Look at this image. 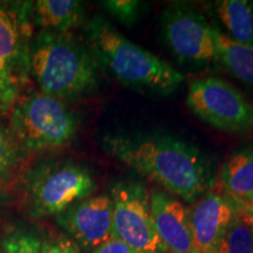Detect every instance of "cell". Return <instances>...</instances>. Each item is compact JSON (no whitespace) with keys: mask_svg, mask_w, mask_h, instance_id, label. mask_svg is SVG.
I'll return each mask as SVG.
<instances>
[{"mask_svg":"<svg viewBox=\"0 0 253 253\" xmlns=\"http://www.w3.org/2000/svg\"><path fill=\"white\" fill-rule=\"evenodd\" d=\"M102 147L169 195L194 203L216 182L209 158L170 135H106Z\"/></svg>","mask_w":253,"mask_h":253,"instance_id":"cell-1","label":"cell"},{"mask_svg":"<svg viewBox=\"0 0 253 253\" xmlns=\"http://www.w3.org/2000/svg\"><path fill=\"white\" fill-rule=\"evenodd\" d=\"M84 36L97 63L126 87L164 96L175 93L184 80L170 63L126 39L101 15L87 21Z\"/></svg>","mask_w":253,"mask_h":253,"instance_id":"cell-2","label":"cell"},{"mask_svg":"<svg viewBox=\"0 0 253 253\" xmlns=\"http://www.w3.org/2000/svg\"><path fill=\"white\" fill-rule=\"evenodd\" d=\"M99 66L88 46L71 32L40 30L28 45V72L39 91L61 101L91 93Z\"/></svg>","mask_w":253,"mask_h":253,"instance_id":"cell-3","label":"cell"},{"mask_svg":"<svg viewBox=\"0 0 253 253\" xmlns=\"http://www.w3.org/2000/svg\"><path fill=\"white\" fill-rule=\"evenodd\" d=\"M9 126L21 150L40 153L68 147L78 134L79 120L63 101L34 91L14 103Z\"/></svg>","mask_w":253,"mask_h":253,"instance_id":"cell-4","label":"cell"},{"mask_svg":"<svg viewBox=\"0 0 253 253\" xmlns=\"http://www.w3.org/2000/svg\"><path fill=\"white\" fill-rule=\"evenodd\" d=\"M96 189L86 166L71 160L38 163L24 181L25 205L33 218L58 216L75 202L89 197Z\"/></svg>","mask_w":253,"mask_h":253,"instance_id":"cell-5","label":"cell"},{"mask_svg":"<svg viewBox=\"0 0 253 253\" xmlns=\"http://www.w3.org/2000/svg\"><path fill=\"white\" fill-rule=\"evenodd\" d=\"M186 104L199 120L219 130L253 131V103L223 79L209 77L192 82Z\"/></svg>","mask_w":253,"mask_h":253,"instance_id":"cell-6","label":"cell"},{"mask_svg":"<svg viewBox=\"0 0 253 253\" xmlns=\"http://www.w3.org/2000/svg\"><path fill=\"white\" fill-rule=\"evenodd\" d=\"M113 232L136 253H168L154 225L150 194L137 182H119L110 189Z\"/></svg>","mask_w":253,"mask_h":253,"instance_id":"cell-7","label":"cell"},{"mask_svg":"<svg viewBox=\"0 0 253 253\" xmlns=\"http://www.w3.org/2000/svg\"><path fill=\"white\" fill-rule=\"evenodd\" d=\"M161 28L164 42L181 61H216L212 26L190 6L172 4L167 7L162 14Z\"/></svg>","mask_w":253,"mask_h":253,"instance_id":"cell-8","label":"cell"},{"mask_svg":"<svg viewBox=\"0 0 253 253\" xmlns=\"http://www.w3.org/2000/svg\"><path fill=\"white\" fill-rule=\"evenodd\" d=\"M55 219L84 251L91 252L114 236L113 203L109 195L89 196L75 202L55 216Z\"/></svg>","mask_w":253,"mask_h":253,"instance_id":"cell-9","label":"cell"},{"mask_svg":"<svg viewBox=\"0 0 253 253\" xmlns=\"http://www.w3.org/2000/svg\"><path fill=\"white\" fill-rule=\"evenodd\" d=\"M231 199L218 182L195 202L190 209L194 242L198 253H217L224 232L242 210Z\"/></svg>","mask_w":253,"mask_h":253,"instance_id":"cell-10","label":"cell"},{"mask_svg":"<svg viewBox=\"0 0 253 253\" xmlns=\"http://www.w3.org/2000/svg\"><path fill=\"white\" fill-rule=\"evenodd\" d=\"M150 209L154 225L168 253H198L194 242L189 210L177 198L153 189Z\"/></svg>","mask_w":253,"mask_h":253,"instance_id":"cell-11","label":"cell"},{"mask_svg":"<svg viewBox=\"0 0 253 253\" xmlns=\"http://www.w3.org/2000/svg\"><path fill=\"white\" fill-rule=\"evenodd\" d=\"M33 2H21V11L14 6L0 4V59L15 72H28V45L32 39L31 26Z\"/></svg>","mask_w":253,"mask_h":253,"instance_id":"cell-12","label":"cell"},{"mask_svg":"<svg viewBox=\"0 0 253 253\" xmlns=\"http://www.w3.org/2000/svg\"><path fill=\"white\" fill-rule=\"evenodd\" d=\"M218 184L240 207H253V144L227 158L219 171Z\"/></svg>","mask_w":253,"mask_h":253,"instance_id":"cell-13","label":"cell"},{"mask_svg":"<svg viewBox=\"0 0 253 253\" xmlns=\"http://www.w3.org/2000/svg\"><path fill=\"white\" fill-rule=\"evenodd\" d=\"M32 21L41 31L68 33L84 21V4L78 0H38L32 6Z\"/></svg>","mask_w":253,"mask_h":253,"instance_id":"cell-14","label":"cell"},{"mask_svg":"<svg viewBox=\"0 0 253 253\" xmlns=\"http://www.w3.org/2000/svg\"><path fill=\"white\" fill-rule=\"evenodd\" d=\"M217 58L232 77L253 90V46L232 40L212 26Z\"/></svg>","mask_w":253,"mask_h":253,"instance_id":"cell-15","label":"cell"},{"mask_svg":"<svg viewBox=\"0 0 253 253\" xmlns=\"http://www.w3.org/2000/svg\"><path fill=\"white\" fill-rule=\"evenodd\" d=\"M214 9L221 24L237 42L253 46V2L248 0H219Z\"/></svg>","mask_w":253,"mask_h":253,"instance_id":"cell-16","label":"cell"},{"mask_svg":"<svg viewBox=\"0 0 253 253\" xmlns=\"http://www.w3.org/2000/svg\"><path fill=\"white\" fill-rule=\"evenodd\" d=\"M245 209L243 208L227 226L217 253H253L251 226Z\"/></svg>","mask_w":253,"mask_h":253,"instance_id":"cell-17","label":"cell"},{"mask_svg":"<svg viewBox=\"0 0 253 253\" xmlns=\"http://www.w3.org/2000/svg\"><path fill=\"white\" fill-rule=\"evenodd\" d=\"M41 239L33 231L15 227L1 240L2 253H40Z\"/></svg>","mask_w":253,"mask_h":253,"instance_id":"cell-18","label":"cell"},{"mask_svg":"<svg viewBox=\"0 0 253 253\" xmlns=\"http://www.w3.org/2000/svg\"><path fill=\"white\" fill-rule=\"evenodd\" d=\"M20 93V81L7 62L0 59V114L14 106Z\"/></svg>","mask_w":253,"mask_h":253,"instance_id":"cell-19","label":"cell"},{"mask_svg":"<svg viewBox=\"0 0 253 253\" xmlns=\"http://www.w3.org/2000/svg\"><path fill=\"white\" fill-rule=\"evenodd\" d=\"M20 150L11 132L0 126V179L11 178L20 161Z\"/></svg>","mask_w":253,"mask_h":253,"instance_id":"cell-20","label":"cell"},{"mask_svg":"<svg viewBox=\"0 0 253 253\" xmlns=\"http://www.w3.org/2000/svg\"><path fill=\"white\" fill-rule=\"evenodd\" d=\"M103 7L120 23L129 27L137 23L143 5L136 0H108L103 2Z\"/></svg>","mask_w":253,"mask_h":253,"instance_id":"cell-21","label":"cell"},{"mask_svg":"<svg viewBox=\"0 0 253 253\" xmlns=\"http://www.w3.org/2000/svg\"><path fill=\"white\" fill-rule=\"evenodd\" d=\"M40 253H81V250L69 237L56 236L41 240Z\"/></svg>","mask_w":253,"mask_h":253,"instance_id":"cell-22","label":"cell"},{"mask_svg":"<svg viewBox=\"0 0 253 253\" xmlns=\"http://www.w3.org/2000/svg\"><path fill=\"white\" fill-rule=\"evenodd\" d=\"M90 253H136L132 250L126 246L125 243L121 242L119 238H116L115 236H113L112 238L104 242L103 244L97 246L96 249H94Z\"/></svg>","mask_w":253,"mask_h":253,"instance_id":"cell-23","label":"cell"},{"mask_svg":"<svg viewBox=\"0 0 253 253\" xmlns=\"http://www.w3.org/2000/svg\"><path fill=\"white\" fill-rule=\"evenodd\" d=\"M246 217H248V220L250 223V226H251V232H252V242H253V207L246 208L245 209Z\"/></svg>","mask_w":253,"mask_h":253,"instance_id":"cell-24","label":"cell"},{"mask_svg":"<svg viewBox=\"0 0 253 253\" xmlns=\"http://www.w3.org/2000/svg\"><path fill=\"white\" fill-rule=\"evenodd\" d=\"M0 253H2V251H1V249H0Z\"/></svg>","mask_w":253,"mask_h":253,"instance_id":"cell-25","label":"cell"}]
</instances>
